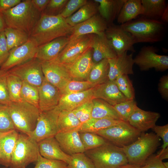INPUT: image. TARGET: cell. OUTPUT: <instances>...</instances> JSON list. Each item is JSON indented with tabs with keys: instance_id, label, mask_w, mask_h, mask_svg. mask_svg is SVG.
<instances>
[{
	"instance_id": "1",
	"label": "cell",
	"mask_w": 168,
	"mask_h": 168,
	"mask_svg": "<svg viewBox=\"0 0 168 168\" xmlns=\"http://www.w3.org/2000/svg\"><path fill=\"white\" fill-rule=\"evenodd\" d=\"M72 27L60 14L50 16L41 13L29 38L38 47L57 38L69 36Z\"/></svg>"
},
{
	"instance_id": "2",
	"label": "cell",
	"mask_w": 168,
	"mask_h": 168,
	"mask_svg": "<svg viewBox=\"0 0 168 168\" xmlns=\"http://www.w3.org/2000/svg\"><path fill=\"white\" fill-rule=\"evenodd\" d=\"M120 26L131 35L136 43L161 41L164 39L167 31L166 23L161 20L142 16Z\"/></svg>"
},
{
	"instance_id": "3",
	"label": "cell",
	"mask_w": 168,
	"mask_h": 168,
	"mask_svg": "<svg viewBox=\"0 0 168 168\" xmlns=\"http://www.w3.org/2000/svg\"><path fill=\"white\" fill-rule=\"evenodd\" d=\"M2 13L7 27L22 31L29 36L41 14L33 7L31 0L21 1Z\"/></svg>"
},
{
	"instance_id": "4",
	"label": "cell",
	"mask_w": 168,
	"mask_h": 168,
	"mask_svg": "<svg viewBox=\"0 0 168 168\" xmlns=\"http://www.w3.org/2000/svg\"><path fill=\"white\" fill-rule=\"evenodd\" d=\"M160 138L153 133H142L134 142L122 147L128 164L142 166L160 145Z\"/></svg>"
},
{
	"instance_id": "5",
	"label": "cell",
	"mask_w": 168,
	"mask_h": 168,
	"mask_svg": "<svg viewBox=\"0 0 168 168\" xmlns=\"http://www.w3.org/2000/svg\"><path fill=\"white\" fill-rule=\"evenodd\" d=\"M7 106L15 129L28 135L35 128L39 108L24 101L11 102Z\"/></svg>"
},
{
	"instance_id": "6",
	"label": "cell",
	"mask_w": 168,
	"mask_h": 168,
	"mask_svg": "<svg viewBox=\"0 0 168 168\" xmlns=\"http://www.w3.org/2000/svg\"><path fill=\"white\" fill-rule=\"evenodd\" d=\"M84 153L91 160L95 168H117L128 163L122 148L109 142Z\"/></svg>"
},
{
	"instance_id": "7",
	"label": "cell",
	"mask_w": 168,
	"mask_h": 168,
	"mask_svg": "<svg viewBox=\"0 0 168 168\" xmlns=\"http://www.w3.org/2000/svg\"><path fill=\"white\" fill-rule=\"evenodd\" d=\"M39 153L37 142L26 134L19 133L9 168H26L30 164L36 162Z\"/></svg>"
},
{
	"instance_id": "8",
	"label": "cell",
	"mask_w": 168,
	"mask_h": 168,
	"mask_svg": "<svg viewBox=\"0 0 168 168\" xmlns=\"http://www.w3.org/2000/svg\"><path fill=\"white\" fill-rule=\"evenodd\" d=\"M95 133L102 137L108 142L122 148L135 141L141 133L128 122L121 121L117 125Z\"/></svg>"
},
{
	"instance_id": "9",
	"label": "cell",
	"mask_w": 168,
	"mask_h": 168,
	"mask_svg": "<svg viewBox=\"0 0 168 168\" xmlns=\"http://www.w3.org/2000/svg\"><path fill=\"white\" fill-rule=\"evenodd\" d=\"M60 111L57 106L52 110L41 112L35 129L28 136L37 142L54 137L58 133V119Z\"/></svg>"
},
{
	"instance_id": "10",
	"label": "cell",
	"mask_w": 168,
	"mask_h": 168,
	"mask_svg": "<svg viewBox=\"0 0 168 168\" xmlns=\"http://www.w3.org/2000/svg\"><path fill=\"white\" fill-rule=\"evenodd\" d=\"M157 49L153 46L142 47L133 58L134 64L141 71L154 68L157 71L163 72L168 69V56L157 53Z\"/></svg>"
},
{
	"instance_id": "11",
	"label": "cell",
	"mask_w": 168,
	"mask_h": 168,
	"mask_svg": "<svg viewBox=\"0 0 168 168\" xmlns=\"http://www.w3.org/2000/svg\"><path fill=\"white\" fill-rule=\"evenodd\" d=\"M105 33L117 56L128 51L135 52L134 45L136 43L133 37L120 25H108Z\"/></svg>"
},
{
	"instance_id": "12",
	"label": "cell",
	"mask_w": 168,
	"mask_h": 168,
	"mask_svg": "<svg viewBox=\"0 0 168 168\" xmlns=\"http://www.w3.org/2000/svg\"><path fill=\"white\" fill-rule=\"evenodd\" d=\"M7 71L19 77L22 82L38 87L44 78L41 62L35 57Z\"/></svg>"
},
{
	"instance_id": "13",
	"label": "cell",
	"mask_w": 168,
	"mask_h": 168,
	"mask_svg": "<svg viewBox=\"0 0 168 168\" xmlns=\"http://www.w3.org/2000/svg\"><path fill=\"white\" fill-rule=\"evenodd\" d=\"M91 34L81 36L69 42L54 59L66 66L74 62L90 47Z\"/></svg>"
},
{
	"instance_id": "14",
	"label": "cell",
	"mask_w": 168,
	"mask_h": 168,
	"mask_svg": "<svg viewBox=\"0 0 168 168\" xmlns=\"http://www.w3.org/2000/svg\"><path fill=\"white\" fill-rule=\"evenodd\" d=\"M41 62L44 78L57 87L59 91L73 80L67 68L54 59Z\"/></svg>"
},
{
	"instance_id": "15",
	"label": "cell",
	"mask_w": 168,
	"mask_h": 168,
	"mask_svg": "<svg viewBox=\"0 0 168 168\" xmlns=\"http://www.w3.org/2000/svg\"><path fill=\"white\" fill-rule=\"evenodd\" d=\"M38 46L31 39L23 44L14 48L9 51V56L0 66V69L7 71L35 58Z\"/></svg>"
},
{
	"instance_id": "16",
	"label": "cell",
	"mask_w": 168,
	"mask_h": 168,
	"mask_svg": "<svg viewBox=\"0 0 168 168\" xmlns=\"http://www.w3.org/2000/svg\"><path fill=\"white\" fill-rule=\"evenodd\" d=\"M108 25L105 20L99 14H97L88 20L73 26L69 36V41L83 35H101L105 33Z\"/></svg>"
},
{
	"instance_id": "17",
	"label": "cell",
	"mask_w": 168,
	"mask_h": 168,
	"mask_svg": "<svg viewBox=\"0 0 168 168\" xmlns=\"http://www.w3.org/2000/svg\"><path fill=\"white\" fill-rule=\"evenodd\" d=\"M109 64L108 80L114 81L123 75L133 74L134 64L133 53L128 54L126 52L123 54L108 59Z\"/></svg>"
},
{
	"instance_id": "18",
	"label": "cell",
	"mask_w": 168,
	"mask_h": 168,
	"mask_svg": "<svg viewBox=\"0 0 168 168\" xmlns=\"http://www.w3.org/2000/svg\"><path fill=\"white\" fill-rule=\"evenodd\" d=\"M94 98L103 100L113 106L128 100L120 91L115 81L109 80L93 87Z\"/></svg>"
},
{
	"instance_id": "19",
	"label": "cell",
	"mask_w": 168,
	"mask_h": 168,
	"mask_svg": "<svg viewBox=\"0 0 168 168\" xmlns=\"http://www.w3.org/2000/svg\"><path fill=\"white\" fill-rule=\"evenodd\" d=\"M92 49L90 47L71 64L65 66L73 80H86L93 63Z\"/></svg>"
},
{
	"instance_id": "20",
	"label": "cell",
	"mask_w": 168,
	"mask_h": 168,
	"mask_svg": "<svg viewBox=\"0 0 168 168\" xmlns=\"http://www.w3.org/2000/svg\"><path fill=\"white\" fill-rule=\"evenodd\" d=\"M90 47L93 50L92 59L94 63L117 56L105 33L100 35L91 34Z\"/></svg>"
},
{
	"instance_id": "21",
	"label": "cell",
	"mask_w": 168,
	"mask_h": 168,
	"mask_svg": "<svg viewBox=\"0 0 168 168\" xmlns=\"http://www.w3.org/2000/svg\"><path fill=\"white\" fill-rule=\"evenodd\" d=\"M39 109L41 112L52 110L58 105L61 94L58 89L44 78L39 87Z\"/></svg>"
},
{
	"instance_id": "22",
	"label": "cell",
	"mask_w": 168,
	"mask_h": 168,
	"mask_svg": "<svg viewBox=\"0 0 168 168\" xmlns=\"http://www.w3.org/2000/svg\"><path fill=\"white\" fill-rule=\"evenodd\" d=\"M54 137L63 151L69 155L84 153L86 151L81 141L78 130L58 132Z\"/></svg>"
},
{
	"instance_id": "23",
	"label": "cell",
	"mask_w": 168,
	"mask_h": 168,
	"mask_svg": "<svg viewBox=\"0 0 168 168\" xmlns=\"http://www.w3.org/2000/svg\"><path fill=\"white\" fill-rule=\"evenodd\" d=\"M38 144L40 153L44 158L63 161L67 164L71 160V156L63 151L54 137L42 140Z\"/></svg>"
},
{
	"instance_id": "24",
	"label": "cell",
	"mask_w": 168,
	"mask_h": 168,
	"mask_svg": "<svg viewBox=\"0 0 168 168\" xmlns=\"http://www.w3.org/2000/svg\"><path fill=\"white\" fill-rule=\"evenodd\" d=\"M160 117L157 112L143 110L138 107L128 122L141 133L152 129Z\"/></svg>"
},
{
	"instance_id": "25",
	"label": "cell",
	"mask_w": 168,
	"mask_h": 168,
	"mask_svg": "<svg viewBox=\"0 0 168 168\" xmlns=\"http://www.w3.org/2000/svg\"><path fill=\"white\" fill-rule=\"evenodd\" d=\"M69 41V36L60 37L38 47L35 57L41 61L55 59Z\"/></svg>"
},
{
	"instance_id": "26",
	"label": "cell",
	"mask_w": 168,
	"mask_h": 168,
	"mask_svg": "<svg viewBox=\"0 0 168 168\" xmlns=\"http://www.w3.org/2000/svg\"><path fill=\"white\" fill-rule=\"evenodd\" d=\"M93 87L77 93L61 94L57 106L61 110L72 111L93 99Z\"/></svg>"
},
{
	"instance_id": "27",
	"label": "cell",
	"mask_w": 168,
	"mask_h": 168,
	"mask_svg": "<svg viewBox=\"0 0 168 168\" xmlns=\"http://www.w3.org/2000/svg\"><path fill=\"white\" fill-rule=\"evenodd\" d=\"M18 135L15 129L0 133V165L9 167Z\"/></svg>"
},
{
	"instance_id": "28",
	"label": "cell",
	"mask_w": 168,
	"mask_h": 168,
	"mask_svg": "<svg viewBox=\"0 0 168 168\" xmlns=\"http://www.w3.org/2000/svg\"><path fill=\"white\" fill-rule=\"evenodd\" d=\"M98 4L100 15L108 25L117 19L126 0H94Z\"/></svg>"
},
{
	"instance_id": "29",
	"label": "cell",
	"mask_w": 168,
	"mask_h": 168,
	"mask_svg": "<svg viewBox=\"0 0 168 168\" xmlns=\"http://www.w3.org/2000/svg\"><path fill=\"white\" fill-rule=\"evenodd\" d=\"M143 9L141 0H126L117 18L120 25L141 15Z\"/></svg>"
},
{
	"instance_id": "30",
	"label": "cell",
	"mask_w": 168,
	"mask_h": 168,
	"mask_svg": "<svg viewBox=\"0 0 168 168\" xmlns=\"http://www.w3.org/2000/svg\"><path fill=\"white\" fill-rule=\"evenodd\" d=\"M98 4L94 1L88 2L75 13L66 18L67 23L73 27L90 19L97 14Z\"/></svg>"
},
{
	"instance_id": "31",
	"label": "cell",
	"mask_w": 168,
	"mask_h": 168,
	"mask_svg": "<svg viewBox=\"0 0 168 168\" xmlns=\"http://www.w3.org/2000/svg\"><path fill=\"white\" fill-rule=\"evenodd\" d=\"M92 101L93 106L91 118L120 120L113 105L100 99L94 98Z\"/></svg>"
},
{
	"instance_id": "32",
	"label": "cell",
	"mask_w": 168,
	"mask_h": 168,
	"mask_svg": "<svg viewBox=\"0 0 168 168\" xmlns=\"http://www.w3.org/2000/svg\"><path fill=\"white\" fill-rule=\"evenodd\" d=\"M143 17L150 19L160 20L167 6L165 0H141Z\"/></svg>"
},
{
	"instance_id": "33",
	"label": "cell",
	"mask_w": 168,
	"mask_h": 168,
	"mask_svg": "<svg viewBox=\"0 0 168 168\" xmlns=\"http://www.w3.org/2000/svg\"><path fill=\"white\" fill-rule=\"evenodd\" d=\"M109 68L107 59L93 63L86 80L96 86L108 80Z\"/></svg>"
},
{
	"instance_id": "34",
	"label": "cell",
	"mask_w": 168,
	"mask_h": 168,
	"mask_svg": "<svg viewBox=\"0 0 168 168\" xmlns=\"http://www.w3.org/2000/svg\"><path fill=\"white\" fill-rule=\"evenodd\" d=\"M82 124L72 111H60L58 119V132L78 130Z\"/></svg>"
},
{
	"instance_id": "35",
	"label": "cell",
	"mask_w": 168,
	"mask_h": 168,
	"mask_svg": "<svg viewBox=\"0 0 168 168\" xmlns=\"http://www.w3.org/2000/svg\"><path fill=\"white\" fill-rule=\"evenodd\" d=\"M122 120L108 119L91 118L82 124L78 129L79 132L95 133L118 124Z\"/></svg>"
},
{
	"instance_id": "36",
	"label": "cell",
	"mask_w": 168,
	"mask_h": 168,
	"mask_svg": "<svg viewBox=\"0 0 168 168\" xmlns=\"http://www.w3.org/2000/svg\"><path fill=\"white\" fill-rule=\"evenodd\" d=\"M4 32L9 51L23 44L29 39V36L27 34L18 29L7 27Z\"/></svg>"
},
{
	"instance_id": "37",
	"label": "cell",
	"mask_w": 168,
	"mask_h": 168,
	"mask_svg": "<svg viewBox=\"0 0 168 168\" xmlns=\"http://www.w3.org/2000/svg\"><path fill=\"white\" fill-rule=\"evenodd\" d=\"M22 84V81L19 77L9 73L7 71V86L10 99L11 102L23 101L21 97Z\"/></svg>"
},
{
	"instance_id": "38",
	"label": "cell",
	"mask_w": 168,
	"mask_h": 168,
	"mask_svg": "<svg viewBox=\"0 0 168 168\" xmlns=\"http://www.w3.org/2000/svg\"><path fill=\"white\" fill-rule=\"evenodd\" d=\"M21 97L22 101L27 102L39 108L38 87L22 82Z\"/></svg>"
},
{
	"instance_id": "39",
	"label": "cell",
	"mask_w": 168,
	"mask_h": 168,
	"mask_svg": "<svg viewBox=\"0 0 168 168\" xmlns=\"http://www.w3.org/2000/svg\"><path fill=\"white\" fill-rule=\"evenodd\" d=\"M79 134L81 141L86 151L95 149L108 142L103 138L95 133L79 132Z\"/></svg>"
},
{
	"instance_id": "40",
	"label": "cell",
	"mask_w": 168,
	"mask_h": 168,
	"mask_svg": "<svg viewBox=\"0 0 168 168\" xmlns=\"http://www.w3.org/2000/svg\"><path fill=\"white\" fill-rule=\"evenodd\" d=\"M120 120L128 122L138 107L134 100H128L113 106Z\"/></svg>"
},
{
	"instance_id": "41",
	"label": "cell",
	"mask_w": 168,
	"mask_h": 168,
	"mask_svg": "<svg viewBox=\"0 0 168 168\" xmlns=\"http://www.w3.org/2000/svg\"><path fill=\"white\" fill-rule=\"evenodd\" d=\"M120 91L128 100H134L135 97L132 81L127 75L118 77L114 80Z\"/></svg>"
},
{
	"instance_id": "42",
	"label": "cell",
	"mask_w": 168,
	"mask_h": 168,
	"mask_svg": "<svg viewBox=\"0 0 168 168\" xmlns=\"http://www.w3.org/2000/svg\"><path fill=\"white\" fill-rule=\"evenodd\" d=\"M96 86L87 80H72L68 83L59 91L61 94L79 92L88 90Z\"/></svg>"
},
{
	"instance_id": "43",
	"label": "cell",
	"mask_w": 168,
	"mask_h": 168,
	"mask_svg": "<svg viewBox=\"0 0 168 168\" xmlns=\"http://www.w3.org/2000/svg\"><path fill=\"white\" fill-rule=\"evenodd\" d=\"M71 156L66 168H95L91 160L84 152L75 154Z\"/></svg>"
},
{
	"instance_id": "44",
	"label": "cell",
	"mask_w": 168,
	"mask_h": 168,
	"mask_svg": "<svg viewBox=\"0 0 168 168\" xmlns=\"http://www.w3.org/2000/svg\"><path fill=\"white\" fill-rule=\"evenodd\" d=\"M14 129L7 105L0 103V133Z\"/></svg>"
},
{
	"instance_id": "45",
	"label": "cell",
	"mask_w": 168,
	"mask_h": 168,
	"mask_svg": "<svg viewBox=\"0 0 168 168\" xmlns=\"http://www.w3.org/2000/svg\"><path fill=\"white\" fill-rule=\"evenodd\" d=\"M92 99L72 111L82 124L91 119L93 106Z\"/></svg>"
},
{
	"instance_id": "46",
	"label": "cell",
	"mask_w": 168,
	"mask_h": 168,
	"mask_svg": "<svg viewBox=\"0 0 168 168\" xmlns=\"http://www.w3.org/2000/svg\"><path fill=\"white\" fill-rule=\"evenodd\" d=\"M67 165V163L63 161L44 158L39 152L34 168H66Z\"/></svg>"
},
{
	"instance_id": "47",
	"label": "cell",
	"mask_w": 168,
	"mask_h": 168,
	"mask_svg": "<svg viewBox=\"0 0 168 168\" xmlns=\"http://www.w3.org/2000/svg\"><path fill=\"white\" fill-rule=\"evenodd\" d=\"M7 71L0 69V103L8 105L11 102L7 86Z\"/></svg>"
},
{
	"instance_id": "48",
	"label": "cell",
	"mask_w": 168,
	"mask_h": 168,
	"mask_svg": "<svg viewBox=\"0 0 168 168\" xmlns=\"http://www.w3.org/2000/svg\"><path fill=\"white\" fill-rule=\"evenodd\" d=\"M68 0H50L46 8L42 13L50 16H56L61 13Z\"/></svg>"
},
{
	"instance_id": "49",
	"label": "cell",
	"mask_w": 168,
	"mask_h": 168,
	"mask_svg": "<svg viewBox=\"0 0 168 168\" xmlns=\"http://www.w3.org/2000/svg\"><path fill=\"white\" fill-rule=\"evenodd\" d=\"M88 1L86 0H68L60 15L66 19L72 15Z\"/></svg>"
},
{
	"instance_id": "50",
	"label": "cell",
	"mask_w": 168,
	"mask_h": 168,
	"mask_svg": "<svg viewBox=\"0 0 168 168\" xmlns=\"http://www.w3.org/2000/svg\"><path fill=\"white\" fill-rule=\"evenodd\" d=\"M155 134L163 141L161 151L168 147V124L163 126L155 125L152 128Z\"/></svg>"
},
{
	"instance_id": "51",
	"label": "cell",
	"mask_w": 168,
	"mask_h": 168,
	"mask_svg": "<svg viewBox=\"0 0 168 168\" xmlns=\"http://www.w3.org/2000/svg\"><path fill=\"white\" fill-rule=\"evenodd\" d=\"M9 55L4 31L0 34V66L8 58Z\"/></svg>"
},
{
	"instance_id": "52",
	"label": "cell",
	"mask_w": 168,
	"mask_h": 168,
	"mask_svg": "<svg viewBox=\"0 0 168 168\" xmlns=\"http://www.w3.org/2000/svg\"><path fill=\"white\" fill-rule=\"evenodd\" d=\"M142 168H166L163 164L162 161L157 155L153 154L150 156L146 160Z\"/></svg>"
},
{
	"instance_id": "53",
	"label": "cell",
	"mask_w": 168,
	"mask_h": 168,
	"mask_svg": "<svg viewBox=\"0 0 168 168\" xmlns=\"http://www.w3.org/2000/svg\"><path fill=\"white\" fill-rule=\"evenodd\" d=\"M158 91L162 97L166 101L168 100V75L162 76L158 85Z\"/></svg>"
},
{
	"instance_id": "54",
	"label": "cell",
	"mask_w": 168,
	"mask_h": 168,
	"mask_svg": "<svg viewBox=\"0 0 168 168\" xmlns=\"http://www.w3.org/2000/svg\"><path fill=\"white\" fill-rule=\"evenodd\" d=\"M21 0H0V12L11 8L20 3Z\"/></svg>"
},
{
	"instance_id": "55",
	"label": "cell",
	"mask_w": 168,
	"mask_h": 168,
	"mask_svg": "<svg viewBox=\"0 0 168 168\" xmlns=\"http://www.w3.org/2000/svg\"><path fill=\"white\" fill-rule=\"evenodd\" d=\"M50 0H31L33 7L42 13L46 8Z\"/></svg>"
},
{
	"instance_id": "56",
	"label": "cell",
	"mask_w": 168,
	"mask_h": 168,
	"mask_svg": "<svg viewBox=\"0 0 168 168\" xmlns=\"http://www.w3.org/2000/svg\"><path fill=\"white\" fill-rule=\"evenodd\" d=\"M161 161L168 158V147L163 151H161L157 155Z\"/></svg>"
},
{
	"instance_id": "57",
	"label": "cell",
	"mask_w": 168,
	"mask_h": 168,
	"mask_svg": "<svg viewBox=\"0 0 168 168\" xmlns=\"http://www.w3.org/2000/svg\"><path fill=\"white\" fill-rule=\"evenodd\" d=\"M160 20L166 24L168 22V4L162 14Z\"/></svg>"
},
{
	"instance_id": "58",
	"label": "cell",
	"mask_w": 168,
	"mask_h": 168,
	"mask_svg": "<svg viewBox=\"0 0 168 168\" xmlns=\"http://www.w3.org/2000/svg\"><path fill=\"white\" fill-rule=\"evenodd\" d=\"M7 26L2 14L0 12V34L4 31Z\"/></svg>"
},
{
	"instance_id": "59",
	"label": "cell",
	"mask_w": 168,
	"mask_h": 168,
	"mask_svg": "<svg viewBox=\"0 0 168 168\" xmlns=\"http://www.w3.org/2000/svg\"><path fill=\"white\" fill-rule=\"evenodd\" d=\"M117 168H142V166L128 163L121 166Z\"/></svg>"
},
{
	"instance_id": "60",
	"label": "cell",
	"mask_w": 168,
	"mask_h": 168,
	"mask_svg": "<svg viewBox=\"0 0 168 168\" xmlns=\"http://www.w3.org/2000/svg\"><path fill=\"white\" fill-rule=\"evenodd\" d=\"M163 164L164 166L166 168H168V162H163Z\"/></svg>"
},
{
	"instance_id": "61",
	"label": "cell",
	"mask_w": 168,
	"mask_h": 168,
	"mask_svg": "<svg viewBox=\"0 0 168 168\" xmlns=\"http://www.w3.org/2000/svg\"><path fill=\"white\" fill-rule=\"evenodd\" d=\"M10 168L9 167H2V168Z\"/></svg>"
},
{
	"instance_id": "62",
	"label": "cell",
	"mask_w": 168,
	"mask_h": 168,
	"mask_svg": "<svg viewBox=\"0 0 168 168\" xmlns=\"http://www.w3.org/2000/svg\"></svg>"
},
{
	"instance_id": "63",
	"label": "cell",
	"mask_w": 168,
	"mask_h": 168,
	"mask_svg": "<svg viewBox=\"0 0 168 168\" xmlns=\"http://www.w3.org/2000/svg\"></svg>"
}]
</instances>
